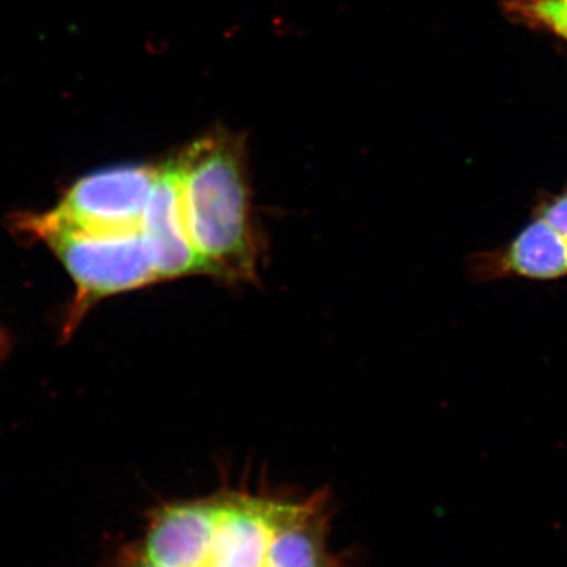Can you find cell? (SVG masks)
Segmentation results:
<instances>
[{
	"mask_svg": "<svg viewBox=\"0 0 567 567\" xmlns=\"http://www.w3.org/2000/svg\"><path fill=\"white\" fill-rule=\"evenodd\" d=\"M177 164L183 216L204 271L248 278L254 268L248 186L233 142L207 137Z\"/></svg>",
	"mask_w": 567,
	"mask_h": 567,
	"instance_id": "6da1fadb",
	"label": "cell"
},
{
	"mask_svg": "<svg viewBox=\"0 0 567 567\" xmlns=\"http://www.w3.org/2000/svg\"><path fill=\"white\" fill-rule=\"evenodd\" d=\"M20 227L47 244L73 279L78 290L73 320L104 297L158 279L141 230L92 233L59 221L51 212L22 216Z\"/></svg>",
	"mask_w": 567,
	"mask_h": 567,
	"instance_id": "7a4b0ae2",
	"label": "cell"
},
{
	"mask_svg": "<svg viewBox=\"0 0 567 567\" xmlns=\"http://www.w3.org/2000/svg\"><path fill=\"white\" fill-rule=\"evenodd\" d=\"M158 169L148 166H115L85 175L51 210L59 221L92 230L118 234L141 230L145 207Z\"/></svg>",
	"mask_w": 567,
	"mask_h": 567,
	"instance_id": "3957f363",
	"label": "cell"
},
{
	"mask_svg": "<svg viewBox=\"0 0 567 567\" xmlns=\"http://www.w3.org/2000/svg\"><path fill=\"white\" fill-rule=\"evenodd\" d=\"M466 275L477 282L567 278V238L550 224L535 218L505 244L470 256Z\"/></svg>",
	"mask_w": 567,
	"mask_h": 567,
	"instance_id": "277c9868",
	"label": "cell"
},
{
	"mask_svg": "<svg viewBox=\"0 0 567 567\" xmlns=\"http://www.w3.org/2000/svg\"><path fill=\"white\" fill-rule=\"evenodd\" d=\"M141 234L158 279L204 271L183 216L177 164L158 169L142 218Z\"/></svg>",
	"mask_w": 567,
	"mask_h": 567,
	"instance_id": "5b68a950",
	"label": "cell"
},
{
	"mask_svg": "<svg viewBox=\"0 0 567 567\" xmlns=\"http://www.w3.org/2000/svg\"><path fill=\"white\" fill-rule=\"evenodd\" d=\"M218 499L167 505L153 514L141 551L156 567H207Z\"/></svg>",
	"mask_w": 567,
	"mask_h": 567,
	"instance_id": "8992f818",
	"label": "cell"
},
{
	"mask_svg": "<svg viewBox=\"0 0 567 567\" xmlns=\"http://www.w3.org/2000/svg\"><path fill=\"white\" fill-rule=\"evenodd\" d=\"M278 502L234 495L218 499V522L207 567H264Z\"/></svg>",
	"mask_w": 567,
	"mask_h": 567,
	"instance_id": "52a82bcc",
	"label": "cell"
},
{
	"mask_svg": "<svg viewBox=\"0 0 567 567\" xmlns=\"http://www.w3.org/2000/svg\"><path fill=\"white\" fill-rule=\"evenodd\" d=\"M324 503H279L264 567H336L328 554Z\"/></svg>",
	"mask_w": 567,
	"mask_h": 567,
	"instance_id": "ba28073f",
	"label": "cell"
},
{
	"mask_svg": "<svg viewBox=\"0 0 567 567\" xmlns=\"http://www.w3.org/2000/svg\"><path fill=\"white\" fill-rule=\"evenodd\" d=\"M535 13L555 32L567 39V0H539Z\"/></svg>",
	"mask_w": 567,
	"mask_h": 567,
	"instance_id": "9c48e42d",
	"label": "cell"
},
{
	"mask_svg": "<svg viewBox=\"0 0 567 567\" xmlns=\"http://www.w3.org/2000/svg\"><path fill=\"white\" fill-rule=\"evenodd\" d=\"M536 218L550 224L555 230L567 238V189L565 193L555 196L554 199L548 200V203L540 205Z\"/></svg>",
	"mask_w": 567,
	"mask_h": 567,
	"instance_id": "30bf717a",
	"label": "cell"
},
{
	"mask_svg": "<svg viewBox=\"0 0 567 567\" xmlns=\"http://www.w3.org/2000/svg\"><path fill=\"white\" fill-rule=\"evenodd\" d=\"M118 567H156L153 565L151 559L145 557L140 550H132V548H126L125 551L121 555V559H118Z\"/></svg>",
	"mask_w": 567,
	"mask_h": 567,
	"instance_id": "8fae6325",
	"label": "cell"
}]
</instances>
